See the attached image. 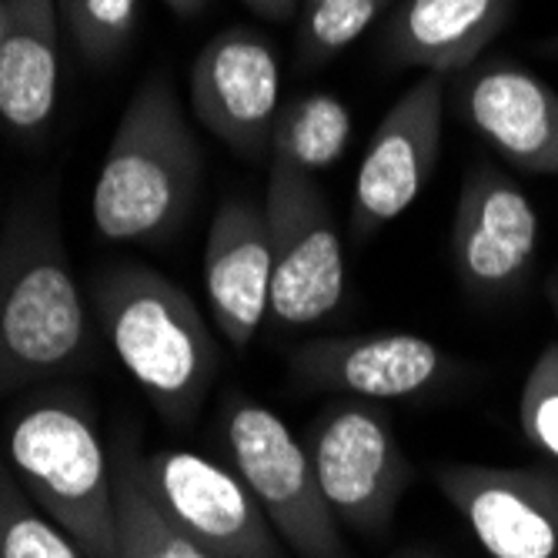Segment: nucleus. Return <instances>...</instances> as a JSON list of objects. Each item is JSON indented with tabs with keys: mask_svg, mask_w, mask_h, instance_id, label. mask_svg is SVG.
<instances>
[{
	"mask_svg": "<svg viewBox=\"0 0 558 558\" xmlns=\"http://www.w3.org/2000/svg\"><path fill=\"white\" fill-rule=\"evenodd\" d=\"M114 354L168 425L194 422L218 368V341L184 288L144 265H114L90 284Z\"/></svg>",
	"mask_w": 558,
	"mask_h": 558,
	"instance_id": "nucleus-1",
	"label": "nucleus"
},
{
	"mask_svg": "<svg viewBox=\"0 0 558 558\" xmlns=\"http://www.w3.org/2000/svg\"><path fill=\"white\" fill-rule=\"evenodd\" d=\"M201 150L168 74H150L124 108L100 161L90 215L100 238L131 244L168 238L191 211Z\"/></svg>",
	"mask_w": 558,
	"mask_h": 558,
	"instance_id": "nucleus-2",
	"label": "nucleus"
},
{
	"mask_svg": "<svg viewBox=\"0 0 558 558\" xmlns=\"http://www.w3.org/2000/svg\"><path fill=\"white\" fill-rule=\"evenodd\" d=\"M90 351L81 288L58 218L17 205L0 234V395L74 368Z\"/></svg>",
	"mask_w": 558,
	"mask_h": 558,
	"instance_id": "nucleus-3",
	"label": "nucleus"
},
{
	"mask_svg": "<svg viewBox=\"0 0 558 558\" xmlns=\"http://www.w3.org/2000/svg\"><path fill=\"white\" fill-rule=\"evenodd\" d=\"M8 465L87 558H118L114 465L94 415L71 391L27 401L8 428Z\"/></svg>",
	"mask_w": 558,
	"mask_h": 558,
	"instance_id": "nucleus-4",
	"label": "nucleus"
},
{
	"mask_svg": "<svg viewBox=\"0 0 558 558\" xmlns=\"http://www.w3.org/2000/svg\"><path fill=\"white\" fill-rule=\"evenodd\" d=\"M234 475L258 498L275 532L301 558H341L338 519L322 495L312 454L265 404L228 395L221 409Z\"/></svg>",
	"mask_w": 558,
	"mask_h": 558,
	"instance_id": "nucleus-5",
	"label": "nucleus"
},
{
	"mask_svg": "<svg viewBox=\"0 0 558 558\" xmlns=\"http://www.w3.org/2000/svg\"><path fill=\"white\" fill-rule=\"evenodd\" d=\"M265 215L271 231V318L281 328L331 318L344 298V251L318 181L268 165Z\"/></svg>",
	"mask_w": 558,
	"mask_h": 558,
	"instance_id": "nucleus-6",
	"label": "nucleus"
},
{
	"mask_svg": "<svg viewBox=\"0 0 558 558\" xmlns=\"http://www.w3.org/2000/svg\"><path fill=\"white\" fill-rule=\"evenodd\" d=\"M331 515L365 535H381L412 482L391 422L368 401H341L328 409L304 438Z\"/></svg>",
	"mask_w": 558,
	"mask_h": 558,
	"instance_id": "nucleus-7",
	"label": "nucleus"
},
{
	"mask_svg": "<svg viewBox=\"0 0 558 558\" xmlns=\"http://www.w3.org/2000/svg\"><path fill=\"white\" fill-rule=\"evenodd\" d=\"M165 519L211 558H281L278 532L247 485L205 454L165 448L134 454Z\"/></svg>",
	"mask_w": 558,
	"mask_h": 558,
	"instance_id": "nucleus-8",
	"label": "nucleus"
},
{
	"mask_svg": "<svg viewBox=\"0 0 558 558\" xmlns=\"http://www.w3.org/2000/svg\"><path fill=\"white\" fill-rule=\"evenodd\" d=\"M445 84L441 74H422L378 121L351 197V234L359 241L401 218L425 191L441 150Z\"/></svg>",
	"mask_w": 558,
	"mask_h": 558,
	"instance_id": "nucleus-9",
	"label": "nucleus"
},
{
	"mask_svg": "<svg viewBox=\"0 0 558 558\" xmlns=\"http://www.w3.org/2000/svg\"><path fill=\"white\" fill-rule=\"evenodd\" d=\"M538 211L501 168H469L451 218V265L475 298H501L525 284L538 258Z\"/></svg>",
	"mask_w": 558,
	"mask_h": 558,
	"instance_id": "nucleus-10",
	"label": "nucleus"
},
{
	"mask_svg": "<svg viewBox=\"0 0 558 558\" xmlns=\"http://www.w3.org/2000/svg\"><path fill=\"white\" fill-rule=\"evenodd\" d=\"M278 54L265 34L228 27L215 34L191 68V111L234 155L258 161L268 155L281 111Z\"/></svg>",
	"mask_w": 558,
	"mask_h": 558,
	"instance_id": "nucleus-11",
	"label": "nucleus"
},
{
	"mask_svg": "<svg viewBox=\"0 0 558 558\" xmlns=\"http://www.w3.org/2000/svg\"><path fill=\"white\" fill-rule=\"evenodd\" d=\"M435 485L492 558H558V472L438 465Z\"/></svg>",
	"mask_w": 558,
	"mask_h": 558,
	"instance_id": "nucleus-12",
	"label": "nucleus"
},
{
	"mask_svg": "<svg viewBox=\"0 0 558 558\" xmlns=\"http://www.w3.org/2000/svg\"><path fill=\"white\" fill-rule=\"evenodd\" d=\"M291 372L308 388L395 401L438 388L454 372V359L415 331H368L301 344L291 354Z\"/></svg>",
	"mask_w": 558,
	"mask_h": 558,
	"instance_id": "nucleus-13",
	"label": "nucleus"
},
{
	"mask_svg": "<svg viewBox=\"0 0 558 558\" xmlns=\"http://www.w3.org/2000/svg\"><path fill=\"white\" fill-rule=\"evenodd\" d=\"M459 111L525 174H558V90L519 61L488 58L462 71Z\"/></svg>",
	"mask_w": 558,
	"mask_h": 558,
	"instance_id": "nucleus-14",
	"label": "nucleus"
},
{
	"mask_svg": "<svg viewBox=\"0 0 558 558\" xmlns=\"http://www.w3.org/2000/svg\"><path fill=\"white\" fill-rule=\"evenodd\" d=\"M205 294L218 331L244 351L271 315V231L265 205L228 197L205 244Z\"/></svg>",
	"mask_w": 558,
	"mask_h": 558,
	"instance_id": "nucleus-15",
	"label": "nucleus"
},
{
	"mask_svg": "<svg viewBox=\"0 0 558 558\" xmlns=\"http://www.w3.org/2000/svg\"><path fill=\"white\" fill-rule=\"evenodd\" d=\"M515 0H401L385 24V58L425 74H462L509 27Z\"/></svg>",
	"mask_w": 558,
	"mask_h": 558,
	"instance_id": "nucleus-16",
	"label": "nucleus"
},
{
	"mask_svg": "<svg viewBox=\"0 0 558 558\" xmlns=\"http://www.w3.org/2000/svg\"><path fill=\"white\" fill-rule=\"evenodd\" d=\"M58 0H8L0 37V118L17 134L40 131L58 108Z\"/></svg>",
	"mask_w": 558,
	"mask_h": 558,
	"instance_id": "nucleus-17",
	"label": "nucleus"
},
{
	"mask_svg": "<svg viewBox=\"0 0 558 558\" xmlns=\"http://www.w3.org/2000/svg\"><path fill=\"white\" fill-rule=\"evenodd\" d=\"M351 141V111L335 94L312 90L294 97L278 111L268 158L271 165H284L315 178L331 168Z\"/></svg>",
	"mask_w": 558,
	"mask_h": 558,
	"instance_id": "nucleus-18",
	"label": "nucleus"
},
{
	"mask_svg": "<svg viewBox=\"0 0 558 558\" xmlns=\"http://www.w3.org/2000/svg\"><path fill=\"white\" fill-rule=\"evenodd\" d=\"M137 448L118 438L111 448L114 501H118V558H211L191 538H184L158 509L137 475Z\"/></svg>",
	"mask_w": 558,
	"mask_h": 558,
	"instance_id": "nucleus-19",
	"label": "nucleus"
},
{
	"mask_svg": "<svg viewBox=\"0 0 558 558\" xmlns=\"http://www.w3.org/2000/svg\"><path fill=\"white\" fill-rule=\"evenodd\" d=\"M395 0H298V64L322 68L359 40Z\"/></svg>",
	"mask_w": 558,
	"mask_h": 558,
	"instance_id": "nucleus-20",
	"label": "nucleus"
},
{
	"mask_svg": "<svg viewBox=\"0 0 558 558\" xmlns=\"http://www.w3.org/2000/svg\"><path fill=\"white\" fill-rule=\"evenodd\" d=\"M0 558H87L54 519L37 509L8 462H0Z\"/></svg>",
	"mask_w": 558,
	"mask_h": 558,
	"instance_id": "nucleus-21",
	"label": "nucleus"
},
{
	"mask_svg": "<svg viewBox=\"0 0 558 558\" xmlns=\"http://www.w3.org/2000/svg\"><path fill=\"white\" fill-rule=\"evenodd\" d=\"M141 0H58L74 47L90 64H111L137 27Z\"/></svg>",
	"mask_w": 558,
	"mask_h": 558,
	"instance_id": "nucleus-22",
	"label": "nucleus"
},
{
	"mask_svg": "<svg viewBox=\"0 0 558 558\" xmlns=\"http://www.w3.org/2000/svg\"><path fill=\"white\" fill-rule=\"evenodd\" d=\"M519 422L529 445L558 465V338L542 348L532 372L525 375Z\"/></svg>",
	"mask_w": 558,
	"mask_h": 558,
	"instance_id": "nucleus-23",
	"label": "nucleus"
},
{
	"mask_svg": "<svg viewBox=\"0 0 558 558\" xmlns=\"http://www.w3.org/2000/svg\"><path fill=\"white\" fill-rule=\"evenodd\" d=\"M244 4L265 21H288L291 14H298V0H244Z\"/></svg>",
	"mask_w": 558,
	"mask_h": 558,
	"instance_id": "nucleus-24",
	"label": "nucleus"
},
{
	"mask_svg": "<svg viewBox=\"0 0 558 558\" xmlns=\"http://www.w3.org/2000/svg\"><path fill=\"white\" fill-rule=\"evenodd\" d=\"M165 4L178 14V17H197L201 11H205L211 0H165Z\"/></svg>",
	"mask_w": 558,
	"mask_h": 558,
	"instance_id": "nucleus-25",
	"label": "nucleus"
},
{
	"mask_svg": "<svg viewBox=\"0 0 558 558\" xmlns=\"http://www.w3.org/2000/svg\"><path fill=\"white\" fill-rule=\"evenodd\" d=\"M545 301H548L551 318H555V325H558V271H551L548 281H545Z\"/></svg>",
	"mask_w": 558,
	"mask_h": 558,
	"instance_id": "nucleus-26",
	"label": "nucleus"
},
{
	"mask_svg": "<svg viewBox=\"0 0 558 558\" xmlns=\"http://www.w3.org/2000/svg\"><path fill=\"white\" fill-rule=\"evenodd\" d=\"M538 54H542V58L558 61V34H551V37H545V40L538 44Z\"/></svg>",
	"mask_w": 558,
	"mask_h": 558,
	"instance_id": "nucleus-27",
	"label": "nucleus"
},
{
	"mask_svg": "<svg viewBox=\"0 0 558 558\" xmlns=\"http://www.w3.org/2000/svg\"><path fill=\"white\" fill-rule=\"evenodd\" d=\"M391 558H438V555L425 551V548H415V551H401V555H391Z\"/></svg>",
	"mask_w": 558,
	"mask_h": 558,
	"instance_id": "nucleus-28",
	"label": "nucleus"
},
{
	"mask_svg": "<svg viewBox=\"0 0 558 558\" xmlns=\"http://www.w3.org/2000/svg\"><path fill=\"white\" fill-rule=\"evenodd\" d=\"M4 24H8V0H0V37H4Z\"/></svg>",
	"mask_w": 558,
	"mask_h": 558,
	"instance_id": "nucleus-29",
	"label": "nucleus"
}]
</instances>
